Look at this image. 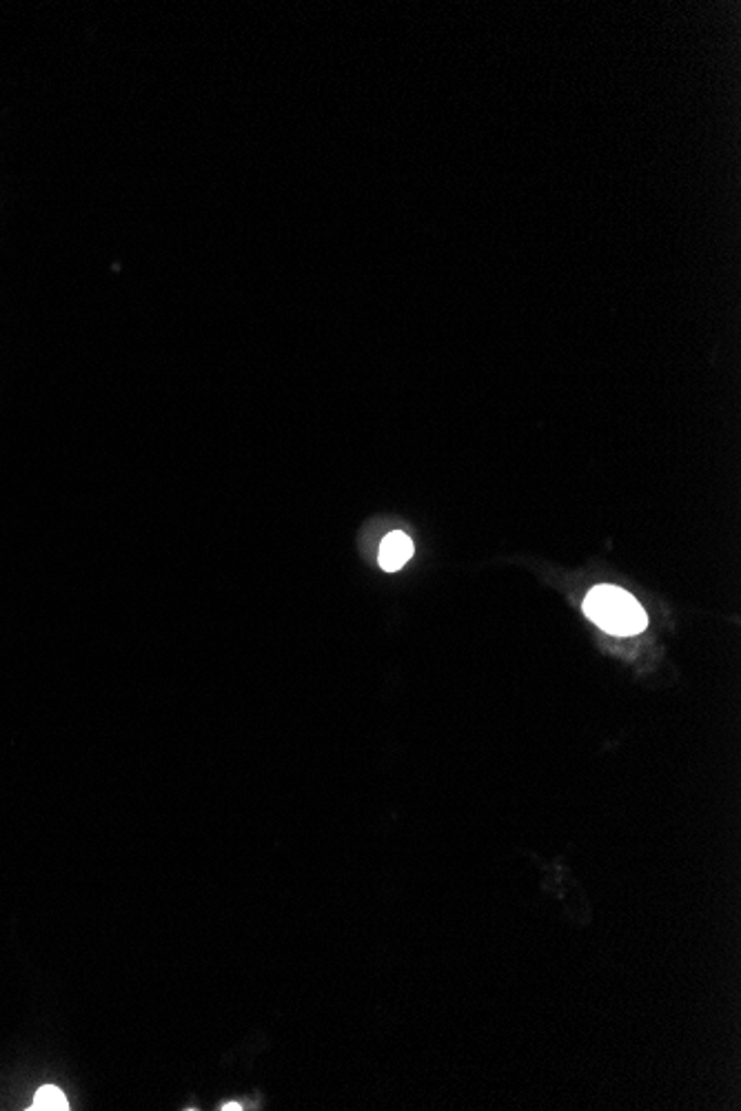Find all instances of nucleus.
Listing matches in <instances>:
<instances>
[{"instance_id": "f257e3e1", "label": "nucleus", "mask_w": 741, "mask_h": 1111, "mask_svg": "<svg viewBox=\"0 0 741 1111\" xmlns=\"http://www.w3.org/2000/svg\"><path fill=\"white\" fill-rule=\"evenodd\" d=\"M586 617L611 635H639L648 617L639 602L617 586H595L584 600Z\"/></svg>"}, {"instance_id": "f03ea898", "label": "nucleus", "mask_w": 741, "mask_h": 1111, "mask_svg": "<svg viewBox=\"0 0 741 1111\" xmlns=\"http://www.w3.org/2000/svg\"><path fill=\"white\" fill-rule=\"evenodd\" d=\"M413 558V541L395 530L389 532L380 543V569L387 573H398Z\"/></svg>"}, {"instance_id": "7ed1b4c3", "label": "nucleus", "mask_w": 741, "mask_h": 1111, "mask_svg": "<svg viewBox=\"0 0 741 1111\" xmlns=\"http://www.w3.org/2000/svg\"><path fill=\"white\" fill-rule=\"evenodd\" d=\"M32 1109H36V1111H67L70 1102H67L65 1093L59 1087L45 1084V1087L39 1089Z\"/></svg>"}]
</instances>
